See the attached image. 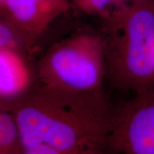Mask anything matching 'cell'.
Instances as JSON below:
<instances>
[{
  "mask_svg": "<svg viewBox=\"0 0 154 154\" xmlns=\"http://www.w3.org/2000/svg\"><path fill=\"white\" fill-rule=\"evenodd\" d=\"M1 109L14 116L25 148L44 144L65 151L109 149L114 110L103 88L71 91L37 82Z\"/></svg>",
  "mask_w": 154,
  "mask_h": 154,
  "instance_id": "cell-1",
  "label": "cell"
},
{
  "mask_svg": "<svg viewBox=\"0 0 154 154\" xmlns=\"http://www.w3.org/2000/svg\"><path fill=\"white\" fill-rule=\"evenodd\" d=\"M103 22L106 76L134 93L154 86V0H137Z\"/></svg>",
  "mask_w": 154,
  "mask_h": 154,
  "instance_id": "cell-2",
  "label": "cell"
},
{
  "mask_svg": "<svg viewBox=\"0 0 154 154\" xmlns=\"http://www.w3.org/2000/svg\"><path fill=\"white\" fill-rule=\"evenodd\" d=\"M36 82L71 91L102 88L106 76L101 34L80 31L56 42L36 64Z\"/></svg>",
  "mask_w": 154,
  "mask_h": 154,
  "instance_id": "cell-3",
  "label": "cell"
},
{
  "mask_svg": "<svg viewBox=\"0 0 154 154\" xmlns=\"http://www.w3.org/2000/svg\"><path fill=\"white\" fill-rule=\"evenodd\" d=\"M108 147L118 154H154V86L114 110Z\"/></svg>",
  "mask_w": 154,
  "mask_h": 154,
  "instance_id": "cell-4",
  "label": "cell"
},
{
  "mask_svg": "<svg viewBox=\"0 0 154 154\" xmlns=\"http://www.w3.org/2000/svg\"><path fill=\"white\" fill-rule=\"evenodd\" d=\"M72 9L71 0H6L0 16L38 40L58 17Z\"/></svg>",
  "mask_w": 154,
  "mask_h": 154,
  "instance_id": "cell-5",
  "label": "cell"
},
{
  "mask_svg": "<svg viewBox=\"0 0 154 154\" xmlns=\"http://www.w3.org/2000/svg\"><path fill=\"white\" fill-rule=\"evenodd\" d=\"M29 58L19 51L0 49V103L5 106L27 93L36 82Z\"/></svg>",
  "mask_w": 154,
  "mask_h": 154,
  "instance_id": "cell-6",
  "label": "cell"
},
{
  "mask_svg": "<svg viewBox=\"0 0 154 154\" xmlns=\"http://www.w3.org/2000/svg\"><path fill=\"white\" fill-rule=\"evenodd\" d=\"M38 40L8 19L0 16V49H9L32 57Z\"/></svg>",
  "mask_w": 154,
  "mask_h": 154,
  "instance_id": "cell-7",
  "label": "cell"
},
{
  "mask_svg": "<svg viewBox=\"0 0 154 154\" xmlns=\"http://www.w3.org/2000/svg\"><path fill=\"white\" fill-rule=\"evenodd\" d=\"M24 146L19 125L10 111H0V154H24Z\"/></svg>",
  "mask_w": 154,
  "mask_h": 154,
  "instance_id": "cell-8",
  "label": "cell"
},
{
  "mask_svg": "<svg viewBox=\"0 0 154 154\" xmlns=\"http://www.w3.org/2000/svg\"><path fill=\"white\" fill-rule=\"evenodd\" d=\"M137 0H72V9L103 19L121 7Z\"/></svg>",
  "mask_w": 154,
  "mask_h": 154,
  "instance_id": "cell-9",
  "label": "cell"
},
{
  "mask_svg": "<svg viewBox=\"0 0 154 154\" xmlns=\"http://www.w3.org/2000/svg\"><path fill=\"white\" fill-rule=\"evenodd\" d=\"M108 150H96V151H65L59 150L51 146L39 144L30 147L25 148L24 154H111ZM113 154H118L113 152Z\"/></svg>",
  "mask_w": 154,
  "mask_h": 154,
  "instance_id": "cell-10",
  "label": "cell"
},
{
  "mask_svg": "<svg viewBox=\"0 0 154 154\" xmlns=\"http://www.w3.org/2000/svg\"><path fill=\"white\" fill-rule=\"evenodd\" d=\"M71 1H72V0H71Z\"/></svg>",
  "mask_w": 154,
  "mask_h": 154,
  "instance_id": "cell-11",
  "label": "cell"
}]
</instances>
